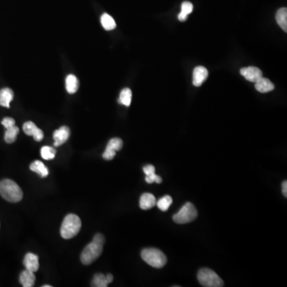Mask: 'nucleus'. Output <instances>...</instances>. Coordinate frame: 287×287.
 Masks as SVG:
<instances>
[{
    "mask_svg": "<svg viewBox=\"0 0 287 287\" xmlns=\"http://www.w3.org/2000/svg\"><path fill=\"white\" fill-rule=\"evenodd\" d=\"M208 77V71L202 66L196 67L193 71V83L195 86L199 87L205 82Z\"/></svg>",
    "mask_w": 287,
    "mask_h": 287,
    "instance_id": "nucleus-11",
    "label": "nucleus"
},
{
    "mask_svg": "<svg viewBox=\"0 0 287 287\" xmlns=\"http://www.w3.org/2000/svg\"><path fill=\"white\" fill-rule=\"evenodd\" d=\"M172 204V198L170 196H165L163 198L160 199L157 202H156L157 208L162 211H168Z\"/></svg>",
    "mask_w": 287,
    "mask_h": 287,
    "instance_id": "nucleus-25",
    "label": "nucleus"
},
{
    "mask_svg": "<svg viewBox=\"0 0 287 287\" xmlns=\"http://www.w3.org/2000/svg\"><path fill=\"white\" fill-rule=\"evenodd\" d=\"M19 129L17 126H11L10 128L6 129L4 140L8 144L15 142L16 141L17 136L19 134Z\"/></svg>",
    "mask_w": 287,
    "mask_h": 287,
    "instance_id": "nucleus-20",
    "label": "nucleus"
},
{
    "mask_svg": "<svg viewBox=\"0 0 287 287\" xmlns=\"http://www.w3.org/2000/svg\"><path fill=\"white\" fill-rule=\"evenodd\" d=\"M13 99V91L9 88H4L0 90V106L10 108V104Z\"/></svg>",
    "mask_w": 287,
    "mask_h": 287,
    "instance_id": "nucleus-16",
    "label": "nucleus"
},
{
    "mask_svg": "<svg viewBox=\"0 0 287 287\" xmlns=\"http://www.w3.org/2000/svg\"><path fill=\"white\" fill-rule=\"evenodd\" d=\"M2 124L6 129L10 128L11 126L15 125V120L11 117H5L2 120Z\"/></svg>",
    "mask_w": 287,
    "mask_h": 287,
    "instance_id": "nucleus-28",
    "label": "nucleus"
},
{
    "mask_svg": "<svg viewBox=\"0 0 287 287\" xmlns=\"http://www.w3.org/2000/svg\"><path fill=\"white\" fill-rule=\"evenodd\" d=\"M101 22H102V26L104 27L106 30H114L116 26H117L113 17L110 16L108 14H103L102 15V17H101Z\"/></svg>",
    "mask_w": 287,
    "mask_h": 287,
    "instance_id": "nucleus-22",
    "label": "nucleus"
},
{
    "mask_svg": "<svg viewBox=\"0 0 287 287\" xmlns=\"http://www.w3.org/2000/svg\"><path fill=\"white\" fill-rule=\"evenodd\" d=\"M256 89L260 93H269L274 89V85L268 78L262 77L259 81L256 82Z\"/></svg>",
    "mask_w": 287,
    "mask_h": 287,
    "instance_id": "nucleus-15",
    "label": "nucleus"
},
{
    "mask_svg": "<svg viewBox=\"0 0 287 287\" xmlns=\"http://www.w3.org/2000/svg\"><path fill=\"white\" fill-rule=\"evenodd\" d=\"M197 215L198 212L194 204L187 202L173 215V221L177 225H185L197 219Z\"/></svg>",
    "mask_w": 287,
    "mask_h": 287,
    "instance_id": "nucleus-6",
    "label": "nucleus"
},
{
    "mask_svg": "<svg viewBox=\"0 0 287 287\" xmlns=\"http://www.w3.org/2000/svg\"><path fill=\"white\" fill-rule=\"evenodd\" d=\"M23 264L28 271L36 272L39 268V257L33 253H27L25 256Z\"/></svg>",
    "mask_w": 287,
    "mask_h": 287,
    "instance_id": "nucleus-12",
    "label": "nucleus"
},
{
    "mask_svg": "<svg viewBox=\"0 0 287 287\" xmlns=\"http://www.w3.org/2000/svg\"><path fill=\"white\" fill-rule=\"evenodd\" d=\"M55 155L56 149L52 147L43 146L41 148V156L44 160L50 161V160L54 159Z\"/></svg>",
    "mask_w": 287,
    "mask_h": 287,
    "instance_id": "nucleus-26",
    "label": "nucleus"
},
{
    "mask_svg": "<svg viewBox=\"0 0 287 287\" xmlns=\"http://www.w3.org/2000/svg\"><path fill=\"white\" fill-rule=\"evenodd\" d=\"M22 130L27 136H32L36 141H41L44 137L43 130L38 128L36 124L32 121H27L22 126Z\"/></svg>",
    "mask_w": 287,
    "mask_h": 287,
    "instance_id": "nucleus-9",
    "label": "nucleus"
},
{
    "mask_svg": "<svg viewBox=\"0 0 287 287\" xmlns=\"http://www.w3.org/2000/svg\"><path fill=\"white\" fill-rule=\"evenodd\" d=\"M106 279H107L108 282L109 284L111 283L113 281V274H109L106 275Z\"/></svg>",
    "mask_w": 287,
    "mask_h": 287,
    "instance_id": "nucleus-31",
    "label": "nucleus"
},
{
    "mask_svg": "<svg viewBox=\"0 0 287 287\" xmlns=\"http://www.w3.org/2000/svg\"><path fill=\"white\" fill-rule=\"evenodd\" d=\"M123 147L122 140L120 138H113L108 143L106 150L102 155V157L106 161H112L116 155V152L120 150Z\"/></svg>",
    "mask_w": 287,
    "mask_h": 287,
    "instance_id": "nucleus-7",
    "label": "nucleus"
},
{
    "mask_svg": "<svg viewBox=\"0 0 287 287\" xmlns=\"http://www.w3.org/2000/svg\"><path fill=\"white\" fill-rule=\"evenodd\" d=\"M132 102V91L129 88L123 89L120 92V97H119L118 102L123 106H130Z\"/></svg>",
    "mask_w": 287,
    "mask_h": 287,
    "instance_id": "nucleus-23",
    "label": "nucleus"
},
{
    "mask_svg": "<svg viewBox=\"0 0 287 287\" xmlns=\"http://www.w3.org/2000/svg\"><path fill=\"white\" fill-rule=\"evenodd\" d=\"M71 135V130L67 126H62L61 128L54 131L53 138L54 140V147H59L67 142Z\"/></svg>",
    "mask_w": 287,
    "mask_h": 287,
    "instance_id": "nucleus-10",
    "label": "nucleus"
},
{
    "mask_svg": "<svg viewBox=\"0 0 287 287\" xmlns=\"http://www.w3.org/2000/svg\"><path fill=\"white\" fill-rule=\"evenodd\" d=\"M79 87L78 78L74 74H69L66 78V88L67 92L71 94L76 93Z\"/></svg>",
    "mask_w": 287,
    "mask_h": 287,
    "instance_id": "nucleus-17",
    "label": "nucleus"
},
{
    "mask_svg": "<svg viewBox=\"0 0 287 287\" xmlns=\"http://www.w3.org/2000/svg\"><path fill=\"white\" fill-rule=\"evenodd\" d=\"M82 228V221L74 214H69L65 217L61 225L60 233L63 239H70L75 237Z\"/></svg>",
    "mask_w": 287,
    "mask_h": 287,
    "instance_id": "nucleus-3",
    "label": "nucleus"
},
{
    "mask_svg": "<svg viewBox=\"0 0 287 287\" xmlns=\"http://www.w3.org/2000/svg\"><path fill=\"white\" fill-rule=\"evenodd\" d=\"M30 169L32 172H36L42 177H46L49 174L48 169L40 161H36L31 163V165H30Z\"/></svg>",
    "mask_w": 287,
    "mask_h": 287,
    "instance_id": "nucleus-18",
    "label": "nucleus"
},
{
    "mask_svg": "<svg viewBox=\"0 0 287 287\" xmlns=\"http://www.w3.org/2000/svg\"><path fill=\"white\" fill-rule=\"evenodd\" d=\"M105 242L104 235L99 233L95 235L93 241L85 246L81 254V261L84 265H89L102 254Z\"/></svg>",
    "mask_w": 287,
    "mask_h": 287,
    "instance_id": "nucleus-1",
    "label": "nucleus"
},
{
    "mask_svg": "<svg viewBox=\"0 0 287 287\" xmlns=\"http://www.w3.org/2000/svg\"><path fill=\"white\" fill-rule=\"evenodd\" d=\"M19 282L23 287H32L35 285L36 282V275L35 272L25 270L22 271L19 276Z\"/></svg>",
    "mask_w": 287,
    "mask_h": 287,
    "instance_id": "nucleus-14",
    "label": "nucleus"
},
{
    "mask_svg": "<svg viewBox=\"0 0 287 287\" xmlns=\"http://www.w3.org/2000/svg\"><path fill=\"white\" fill-rule=\"evenodd\" d=\"M276 22L280 27L285 32H287V9L285 8H280L276 14Z\"/></svg>",
    "mask_w": 287,
    "mask_h": 287,
    "instance_id": "nucleus-19",
    "label": "nucleus"
},
{
    "mask_svg": "<svg viewBox=\"0 0 287 287\" xmlns=\"http://www.w3.org/2000/svg\"><path fill=\"white\" fill-rule=\"evenodd\" d=\"M240 74L246 80L256 83L263 77V72L260 69L254 67H245L240 70Z\"/></svg>",
    "mask_w": 287,
    "mask_h": 287,
    "instance_id": "nucleus-8",
    "label": "nucleus"
},
{
    "mask_svg": "<svg viewBox=\"0 0 287 287\" xmlns=\"http://www.w3.org/2000/svg\"><path fill=\"white\" fill-rule=\"evenodd\" d=\"M145 181L148 183H161L162 182V178L158 176V175H156V173H152V174L146 176V177H145Z\"/></svg>",
    "mask_w": 287,
    "mask_h": 287,
    "instance_id": "nucleus-27",
    "label": "nucleus"
},
{
    "mask_svg": "<svg viewBox=\"0 0 287 287\" xmlns=\"http://www.w3.org/2000/svg\"><path fill=\"white\" fill-rule=\"evenodd\" d=\"M143 171H144V172H145V174L146 175V176H148V175L155 173V167H154L153 165H148L143 168Z\"/></svg>",
    "mask_w": 287,
    "mask_h": 287,
    "instance_id": "nucleus-29",
    "label": "nucleus"
},
{
    "mask_svg": "<svg viewBox=\"0 0 287 287\" xmlns=\"http://www.w3.org/2000/svg\"><path fill=\"white\" fill-rule=\"evenodd\" d=\"M282 194H283L284 197H285V198H286V197H287V181H286V180H285V181H283V183H282Z\"/></svg>",
    "mask_w": 287,
    "mask_h": 287,
    "instance_id": "nucleus-30",
    "label": "nucleus"
},
{
    "mask_svg": "<svg viewBox=\"0 0 287 287\" xmlns=\"http://www.w3.org/2000/svg\"><path fill=\"white\" fill-rule=\"evenodd\" d=\"M43 287H51V285H43Z\"/></svg>",
    "mask_w": 287,
    "mask_h": 287,
    "instance_id": "nucleus-32",
    "label": "nucleus"
},
{
    "mask_svg": "<svg viewBox=\"0 0 287 287\" xmlns=\"http://www.w3.org/2000/svg\"><path fill=\"white\" fill-rule=\"evenodd\" d=\"M0 195L4 200L11 203L19 202L23 197L20 187L15 181L8 179L0 182Z\"/></svg>",
    "mask_w": 287,
    "mask_h": 287,
    "instance_id": "nucleus-2",
    "label": "nucleus"
},
{
    "mask_svg": "<svg viewBox=\"0 0 287 287\" xmlns=\"http://www.w3.org/2000/svg\"><path fill=\"white\" fill-rule=\"evenodd\" d=\"M142 260L154 268H162L167 263V258L162 250L156 248H145L141 251Z\"/></svg>",
    "mask_w": 287,
    "mask_h": 287,
    "instance_id": "nucleus-4",
    "label": "nucleus"
},
{
    "mask_svg": "<svg viewBox=\"0 0 287 287\" xmlns=\"http://www.w3.org/2000/svg\"><path fill=\"white\" fill-rule=\"evenodd\" d=\"M193 11V5L190 2H183L181 5V12L178 15V19L180 22H184L187 19L189 14H191Z\"/></svg>",
    "mask_w": 287,
    "mask_h": 287,
    "instance_id": "nucleus-21",
    "label": "nucleus"
},
{
    "mask_svg": "<svg viewBox=\"0 0 287 287\" xmlns=\"http://www.w3.org/2000/svg\"><path fill=\"white\" fill-rule=\"evenodd\" d=\"M107 279H106V275L103 274H97L93 277V281L91 285L94 287H106L108 286Z\"/></svg>",
    "mask_w": 287,
    "mask_h": 287,
    "instance_id": "nucleus-24",
    "label": "nucleus"
},
{
    "mask_svg": "<svg viewBox=\"0 0 287 287\" xmlns=\"http://www.w3.org/2000/svg\"><path fill=\"white\" fill-rule=\"evenodd\" d=\"M197 278L200 285L203 286L222 287L225 285L222 278L211 269H201L197 274Z\"/></svg>",
    "mask_w": 287,
    "mask_h": 287,
    "instance_id": "nucleus-5",
    "label": "nucleus"
},
{
    "mask_svg": "<svg viewBox=\"0 0 287 287\" xmlns=\"http://www.w3.org/2000/svg\"><path fill=\"white\" fill-rule=\"evenodd\" d=\"M156 205V200L151 193H144L140 199V208L142 210H148Z\"/></svg>",
    "mask_w": 287,
    "mask_h": 287,
    "instance_id": "nucleus-13",
    "label": "nucleus"
}]
</instances>
